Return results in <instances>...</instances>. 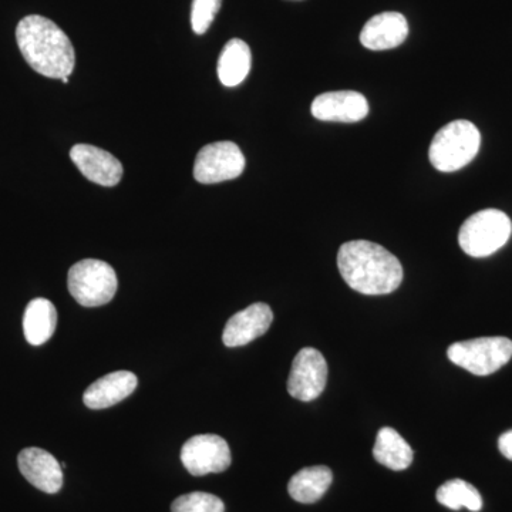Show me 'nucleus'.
Here are the masks:
<instances>
[{"instance_id":"16","label":"nucleus","mask_w":512,"mask_h":512,"mask_svg":"<svg viewBox=\"0 0 512 512\" xmlns=\"http://www.w3.org/2000/svg\"><path fill=\"white\" fill-rule=\"evenodd\" d=\"M57 326L55 305L45 298L33 299L23 316V332L30 345L40 346L52 338Z\"/></svg>"},{"instance_id":"17","label":"nucleus","mask_w":512,"mask_h":512,"mask_svg":"<svg viewBox=\"0 0 512 512\" xmlns=\"http://www.w3.org/2000/svg\"><path fill=\"white\" fill-rule=\"evenodd\" d=\"M373 457L390 470L403 471L412 466L413 450L396 430L383 427L377 433Z\"/></svg>"},{"instance_id":"21","label":"nucleus","mask_w":512,"mask_h":512,"mask_svg":"<svg viewBox=\"0 0 512 512\" xmlns=\"http://www.w3.org/2000/svg\"><path fill=\"white\" fill-rule=\"evenodd\" d=\"M171 512H225V505L217 495L197 491L178 497L171 505Z\"/></svg>"},{"instance_id":"20","label":"nucleus","mask_w":512,"mask_h":512,"mask_svg":"<svg viewBox=\"0 0 512 512\" xmlns=\"http://www.w3.org/2000/svg\"><path fill=\"white\" fill-rule=\"evenodd\" d=\"M437 501L450 510L458 511L461 508L478 512L483 508V498L474 485L463 480H450L441 485L436 494Z\"/></svg>"},{"instance_id":"22","label":"nucleus","mask_w":512,"mask_h":512,"mask_svg":"<svg viewBox=\"0 0 512 512\" xmlns=\"http://www.w3.org/2000/svg\"><path fill=\"white\" fill-rule=\"evenodd\" d=\"M222 0H194L191 9V26L197 35H204L215 16L220 12Z\"/></svg>"},{"instance_id":"18","label":"nucleus","mask_w":512,"mask_h":512,"mask_svg":"<svg viewBox=\"0 0 512 512\" xmlns=\"http://www.w3.org/2000/svg\"><path fill=\"white\" fill-rule=\"evenodd\" d=\"M333 474L330 468L315 466L302 468L288 484L289 495L301 504L319 501L332 485Z\"/></svg>"},{"instance_id":"3","label":"nucleus","mask_w":512,"mask_h":512,"mask_svg":"<svg viewBox=\"0 0 512 512\" xmlns=\"http://www.w3.org/2000/svg\"><path fill=\"white\" fill-rule=\"evenodd\" d=\"M481 134L471 121H451L431 141L430 163L441 173H454L476 158Z\"/></svg>"},{"instance_id":"4","label":"nucleus","mask_w":512,"mask_h":512,"mask_svg":"<svg viewBox=\"0 0 512 512\" xmlns=\"http://www.w3.org/2000/svg\"><path fill=\"white\" fill-rule=\"evenodd\" d=\"M512 222L500 210H483L471 215L458 232V244L467 255L485 258L507 244Z\"/></svg>"},{"instance_id":"6","label":"nucleus","mask_w":512,"mask_h":512,"mask_svg":"<svg viewBox=\"0 0 512 512\" xmlns=\"http://www.w3.org/2000/svg\"><path fill=\"white\" fill-rule=\"evenodd\" d=\"M448 359L476 376H488L507 365L512 357V342L507 338H478L451 345Z\"/></svg>"},{"instance_id":"24","label":"nucleus","mask_w":512,"mask_h":512,"mask_svg":"<svg viewBox=\"0 0 512 512\" xmlns=\"http://www.w3.org/2000/svg\"><path fill=\"white\" fill-rule=\"evenodd\" d=\"M62 82H63L64 84L69 83V77H63Z\"/></svg>"},{"instance_id":"1","label":"nucleus","mask_w":512,"mask_h":512,"mask_svg":"<svg viewBox=\"0 0 512 512\" xmlns=\"http://www.w3.org/2000/svg\"><path fill=\"white\" fill-rule=\"evenodd\" d=\"M340 275L353 291L363 295H387L402 285L403 266L382 245L370 241H350L339 249Z\"/></svg>"},{"instance_id":"11","label":"nucleus","mask_w":512,"mask_h":512,"mask_svg":"<svg viewBox=\"0 0 512 512\" xmlns=\"http://www.w3.org/2000/svg\"><path fill=\"white\" fill-rule=\"evenodd\" d=\"M20 473L37 490L56 494L63 487V468L52 454L42 448L29 447L20 451L18 457Z\"/></svg>"},{"instance_id":"14","label":"nucleus","mask_w":512,"mask_h":512,"mask_svg":"<svg viewBox=\"0 0 512 512\" xmlns=\"http://www.w3.org/2000/svg\"><path fill=\"white\" fill-rule=\"evenodd\" d=\"M409 36V23L399 12L373 16L360 33V43L369 50H390L402 45Z\"/></svg>"},{"instance_id":"5","label":"nucleus","mask_w":512,"mask_h":512,"mask_svg":"<svg viewBox=\"0 0 512 512\" xmlns=\"http://www.w3.org/2000/svg\"><path fill=\"white\" fill-rule=\"evenodd\" d=\"M117 275L107 262L83 259L70 268L67 286L77 303L96 308L109 303L117 292Z\"/></svg>"},{"instance_id":"2","label":"nucleus","mask_w":512,"mask_h":512,"mask_svg":"<svg viewBox=\"0 0 512 512\" xmlns=\"http://www.w3.org/2000/svg\"><path fill=\"white\" fill-rule=\"evenodd\" d=\"M16 40L22 56L35 72L60 80L73 73L74 47L52 20L39 15L26 16L16 28Z\"/></svg>"},{"instance_id":"10","label":"nucleus","mask_w":512,"mask_h":512,"mask_svg":"<svg viewBox=\"0 0 512 512\" xmlns=\"http://www.w3.org/2000/svg\"><path fill=\"white\" fill-rule=\"evenodd\" d=\"M70 158L80 173L94 184L114 187L123 177V165L109 151L90 144H77L70 151Z\"/></svg>"},{"instance_id":"13","label":"nucleus","mask_w":512,"mask_h":512,"mask_svg":"<svg viewBox=\"0 0 512 512\" xmlns=\"http://www.w3.org/2000/svg\"><path fill=\"white\" fill-rule=\"evenodd\" d=\"M312 116L320 121L356 123L366 119L369 104L366 97L357 92H329L320 94L312 103Z\"/></svg>"},{"instance_id":"8","label":"nucleus","mask_w":512,"mask_h":512,"mask_svg":"<svg viewBox=\"0 0 512 512\" xmlns=\"http://www.w3.org/2000/svg\"><path fill=\"white\" fill-rule=\"evenodd\" d=\"M181 461L194 477L224 473L231 466V450L227 441L215 434H200L184 444Z\"/></svg>"},{"instance_id":"19","label":"nucleus","mask_w":512,"mask_h":512,"mask_svg":"<svg viewBox=\"0 0 512 512\" xmlns=\"http://www.w3.org/2000/svg\"><path fill=\"white\" fill-rule=\"evenodd\" d=\"M251 49L244 40L232 39L222 49L218 60V77L227 87H237L251 72Z\"/></svg>"},{"instance_id":"12","label":"nucleus","mask_w":512,"mask_h":512,"mask_svg":"<svg viewBox=\"0 0 512 512\" xmlns=\"http://www.w3.org/2000/svg\"><path fill=\"white\" fill-rule=\"evenodd\" d=\"M274 313L266 303H254L228 320L222 342L228 348H239L261 338L271 328Z\"/></svg>"},{"instance_id":"23","label":"nucleus","mask_w":512,"mask_h":512,"mask_svg":"<svg viewBox=\"0 0 512 512\" xmlns=\"http://www.w3.org/2000/svg\"><path fill=\"white\" fill-rule=\"evenodd\" d=\"M498 448H500L501 454L508 460L512 461V430L504 433L503 436L498 440Z\"/></svg>"},{"instance_id":"7","label":"nucleus","mask_w":512,"mask_h":512,"mask_svg":"<svg viewBox=\"0 0 512 512\" xmlns=\"http://www.w3.org/2000/svg\"><path fill=\"white\" fill-rule=\"evenodd\" d=\"M245 157L232 141H218L202 147L194 164V177L201 184L234 180L244 173Z\"/></svg>"},{"instance_id":"9","label":"nucleus","mask_w":512,"mask_h":512,"mask_svg":"<svg viewBox=\"0 0 512 512\" xmlns=\"http://www.w3.org/2000/svg\"><path fill=\"white\" fill-rule=\"evenodd\" d=\"M328 382V363L319 350L302 349L293 359L288 392L301 402L318 399Z\"/></svg>"},{"instance_id":"15","label":"nucleus","mask_w":512,"mask_h":512,"mask_svg":"<svg viewBox=\"0 0 512 512\" xmlns=\"http://www.w3.org/2000/svg\"><path fill=\"white\" fill-rule=\"evenodd\" d=\"M137 376L131 372H114L87 387L83 402L89 409L101 410L123 402L136 390Z\"/></svg>"}]
</instances>
